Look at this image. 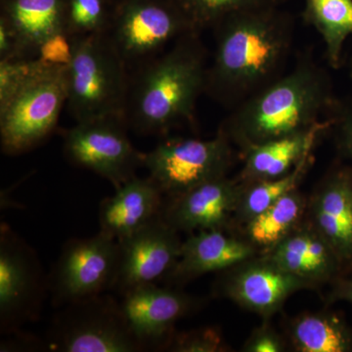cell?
<instances>
[{
	"label": "cell",
	"instance_id": "1",
	"mask_svg": "<svg viewBox=\"0 0 352 352\" xmlns=\"http://www.w3.org/2000/svg\"><path fill=\"white\" fill-rule=\"evenodd\" d=\"M214 50L205 94L228 110L286 73L296 20L282 6L230 14L212 28Z\"/></svg>",
	"mask_w": 352,
	"mask_h": 352
},
{
	"label": "cell",
	"instance_id": "2",
	"mask_svg": "<svg viewBox=\"0 0 352 352\" xmlns=\"http://www.w3.org/2000/svg\"><path fill=\"white\" fill-rule=\"evenodd\" d=\"M338 101L330 74L307 51L289 71L230 110L219 131L244 151L311 129Z\"/></svg>",
	"mask_w": 352,
	"mask_h": 352
},
{
	"label": "cell",
	"instance_id": "3",
	"mask_svg": "<svg viewBox=\"0 0 352 352\" xmlns=\"http://www.w3.org/2000/svg\"><path fill=\"white\" fill-rule=\"evenodd\" d=\"M200 32L183 34L129 78L127 126L143 135L164 134L193 119L205 94L208 57Z\"/></svg>",
	"mask_w": 352,
	"mask_h": 352
},
{
	"label": "cell",
	"instance_id": "4",
	"mask_svg": "<svg viewBox=\"0 0 352 352\" xmlns=\"http://www.w3.org/2000/svg\"><path fill=\"white\" fill-rule=\"evenodd\" d=\"M68 66V107L76 122L103 117H124L129 78L107 32L72 36Z\"/></svg>",
	"mask_w": 352,
	"mask_h": 352
},
{
	"label": "cell",
	"instance_id": "5",
	"mask_svg": "<svg viewBox=\"0 0 352 352\" xmlns=\"http://www.w3.org/2000/svg\"><path fill=\"white\" fill-rule=\"evenodd\" d=\"M68 99V66L46 64L0 109V139L6 155L24 154L56 129Z\"/></svg>",
	"mask_w": 352,
	"mask_h": 352
},
{
	"label": "cell",
	"instance_id": "6",
	"mask_svg": "<svg viewBox=\"0 0 352 352\" xmlns=\"http://www.w3.org/2000/svg\"><path fill=\"white\" fill-rule=\"evenodd\" d=\"M193 31L175 0H120L107 34L126 66L139 67Z\"/></svg>",
	"mask_w": 352,
	"mask_h": 352
},
{
	"label": "cell",
	"instance_id": "7",
	"mask_svg": "<svg viewBox=\"0 0 352 352\" xmlns=\"http://www.w3.org/2000/svg\"><path fill=\"white\" fill-rule=\"evenodd\" d=\"M232 142L221 131L214 138L166 139L144 155V168L166 198L226 176L232 166Z\"/></svg>",
	"mask_w": 352,
	"mask_h": 352
},
{
	"label": "cell",
	"instance_id": "8",
	"mask_svg": "<svg viewBox=\"0 0 352 352\" xmlns=\"http://www.w3.org/2000/svg\"><path fill=\"white\" fill-rule=\"evenodd\" d=\"M51 333L50 349L65 352L141 351L120 302L95 296L65 305Z\"/></svg>",
	"mask_w": 352,
	"mask_h": 352
},
{
	"label": "cell",
	"instance_id": "9",
	"mask_svg": "<svg viewBox=\"0 0 352 352\" xmlns=\"http://www.w3.org/2000/svg\"><path fill=\"white\" fill-rule=\"evenodd\" d=\"M120 264L119 241L100 232L69 240L50 276L48 289L58 307L113 289Z\"/></svg>",
	"mask_w": 352,
	"mask_h": 352
},
{
	"label": "cell",
	"instance_id": "10",
	"mask_svg": "<svg viewBox=\"0 0 352 352\" xmlns=\"http://www.w3.org/2000/svg\"><path fill=\"white\" fill-rule=\"evenodd\" d=\"M124 117H103L76 122L65 133L64 154L69 163L109 180L115 188L144 166V153L127 136Z\"/></svg>",
	"mask_w": 352,
	"mask_h": 352
},
{
	"label": "cell",
	"instance_id": "11",
	"mask_svg": "<svg viewBox=\"0 0 352 352\" xmlns=\"http://www.w3.org/2000/svg\"><path fill=\"white\" fill-rule=\"evenodd\" d=\"M48 289L38 256L6 224L0 232V325L15 330L34 320Z\"/></svg>",
	"mask_w": 352,
	"mask_h": 352
},
{
	"label": "cell",
	"instance_id": "12",
	"mask_svg": "<svg viewBox=\"0 0 352 352\" xmlns=\"http://www.w3.org/2000/svg\"><path fill=\"white\" fill-rule=\"evenodd\" d=\"M177 233L162 217L119 240V272L113 289L122 296L168 276L182 254L183 242Z\"/></svg>",
	"mask_w": 352,
	"mask_h": 352
},
{
	"label": "cell",
	"instance_id": "13",
	"mask_svg": "<svg viewBox=\"0 0 352 352\" xmlns=\"http://www.w3.org/2000/svg\"><path fill=\"white\" fill-rule=\"evenodd\" d=\"M122 296L120 308L142 351L166 349L176 322L198 303L193 296L157 283L136 287Z\"/></svg>",
	"mask_w": 352,
	"mask_h": 352
},
{
	"label": "cell",
	"instance_id": "14",
	"mask_svg": "<svg viewBox=\"0 0 352 352\" xmlns=\"http://www.w3.org/2000/svg\"><path fill=\"white\" fill-rule=\"evenodd\" d=\"M243 189L240 180L227 176L199 185L164 201L163 219L176 231L223 230L236 208Z\"/></svg>",
	"mask_w": 352,
	"mask_h": 352
},
{
	"label": "cell",
	"instance_id": "15",
	"mask_svg": "<svg viewBox=\"0 0 352 352\" xmlns=\"http://www.w3.org/2000/svg\"><path fill=\"white\" fill-rule=\"evenodd\" d=\"M307 285L266 258L231 273L222 284V293L247 309L267 317L278 311L292 294Z\"/></svg>",
	"mask_w": 352,
	"mask_h": 352
},
{
	"label": "cell",
	"instance_id": "16",
	"mask_svg": "<svg viewBox=\"0 0 352 352\" xmlns=\"http://www.w3.org/2000/svg\"><path fill=\"white\" fill-rule=\"evenodd\" d=\"M164 196L150 176H133L102 201L100 232L116 240L129 237L163 217Z\"/></svg>",
	"mask_w": 352,
	"mask_h": 352
},
{
	"label": "cell",
	"instance_id": "17",
	"mask_svg": "<svg viewBox=\"0 0 352 352\" xmlns=\"http://www.w3.org/2000/svg\"><path fill=\"white\" fill-rule=\"evenodd\" d=\"M314 227L340 263H352V168L333 171L312 205Z\"/></svg>",
	"mask_w": 352,
	"mask_h": 352
},
{
	"label": "cell",
	"instance_id": "18",
	"mask_svg": "<svg viewBox=\"0 0 352 352\" xmlns=\"http://www.w3.org/2000/svg\"><path fill=\"white\" fill-rule=\"evenodd\" d=\"M254 254L252 243L236 239L222 230L199 231L182 243L180 258L166 279L184 283L206 273L235 267Z\"/></svg>",
	"mask_w": 352,
	"mask_h": 352
},
{
	"label": "cell",
	"instance_id": "19",
	"mask_svg": "<svg viewBox=\"0 0 352 352\" xmlns=\"http://www.w3.org/2000/svg\"><path fill=\"white\" fill-rule=\"evenodd\" d=\"M0 17L17 38L21 58H38L41 44L68 32L67 0H0Z\"/></svg>",
	"mask_w": 352,
	"mask_h": 352
},
{
	"label": "cell",
	"instance_id": "20",
	"mask_svg": "<svg viewBox=\"0 0 352 352\" xmlns=\"http://www.w3.org/2000/svg\"><path fill=\"white\" fill-rule=\"evenodd\" d=\"M332 122V118L329 117L307 131L250 146L244 150L245 164L240 182H263L286 175L314 148L319 135L331 129Z\"/></svg>",
	"mask_w": 352,
	"mask_h": 352
},
{
	"label": "cell",
	"instance_id": "21",
	"mask_svg": "<svg viewBox=\"0 0 352 352\" xmlns=\"http://www.w3.org/2000/svg\"><path fill=\"white\" fill-rule=\"evenodd\" d=\"M267 258L307 284L332 278L342 264L314 227L292 231L270 250Z\"/></svg>",
	"mask_w": 352,
	"mask_h": 352
},
{
	"label": "cell",
	"instance_id": "22",
	"mask_svg": "<svg viewBox=\"0 0 352 352\" xmlns=\"http://www.w3.org/2000/svg\"><path fill=\"white\" fill-rule=\"evenodd\" d=\"M303 19L320 34L326 58L340 68L346 38L352 34V0H303Z\"/></svg>",
	"mask_w": 352,
	"mask_h": 352
},
{
	"label": "cell",
	"instance_id": "23",
	"mask_svg": "<svg viewBox=\"0 0 352 352\" xmlns=\"http://www.w3.org/2000/svg\"><path fill=\"white\" fill-rule=\"evenodd\" d=\"M291 338L300 352L352 351V332L338 317L309 314L296 320Z\"/></svg>",
	"mask_w": 352,
	"mask_h": 352
},
{
	"label": "cell",
	"instance_id": "24",
	"mask_svg": "<svg viewBox=\"0 0 352 352\" xmlns=\"http://www.w3.org/2000/svg\"><path fill=\"white\" fill-rule=\"evenodd\" d=\"M305 210L298 190L287 194L247 222V234L252 245L272 249L295 228Z\"/></svg>",
	"mask_w": 352,
	"mask_h": 352
},
{
	"label": "cell",
	"instance_id": "25",
	"mask_svg": "<svg viewBox=\"0 0 352 352\" xmlns=\"http://www.w3.org/2000/svg\"><path fill=\"white\" fill-rule=\"evenodd\" d=\"M312 151L314 148L286 175L263 182L243 183L239 203L236 208V217L248 222L276 203L282 197L296 191L309 168Z\"/></svg>",
	"mask_w": 352,
	"mask_h": 352
},
{
	"label": "cell",
	"instance_id": "26",
	"mask_svg": "<svg viewBox=\"0 0 352 352\" xmlns=\"http://www.w3.org/2000/svg\"><path fill=\"white\" fill-rule=\"evenodd\" d=\"M196 31L212 29L230 14L261 6H283L289 0H175Z\"/></svg>",
	"mask_w": 352,
	"mask_h": 352
},
{
	"label": "cell",
	"instance_id": "27",
	"mask_svg": "<svg viewBox=\"0 0 352 352\" xmlns=\"http://www.w3.org/2000/svg\"><path fill=\"white\" fill-rule=\"evenodd\" d=\"M68 34L71 36L108 31L113 7L109 0H67Z\"/></svg>",
	"mask_w": 352,
	"mask_h": 352
},
{
	"label": "cell",
	"instance_id": "28",
	"mask_svg": "<svg viewBox=\"0 0 352 352\" xmlns=\"http://www.w3.org/2000/svg\"><path fill=\"white\" fill-rule=\"evenodd\" d=\"M46 64L38 57L0 60V109Z\"/></svg>",
	"mask_w": 352,
	"mask_h": 352
},
{
	"label": "cell",
	"instance_id": "29",
	"mask_svg": "<svg viewBox=\"0 0 352 352\" xmlns=\"http://www.w3.org/2000/svg\"><path fill=\"white\" fill-rule=\"evenodd\" d=\"M226 344L214 328L178 333L173 336L168 351L177 352H219L226 351Z\"/></svg>",
	"mask_w": 352,
	"mask_h": 352
},
{
	"label": "cell",
	"instance_id": "30",
	"mask_svg": "<svg viewBox=\"0 0 352 352\" xmlns=\"http://www.w3.org/2000/svg\"><path fill=\"white\" fill-rule=\"evenodd\" d=\"M329 117L332 118V129L337 134L340 153L352 163V102L338 101Z\"/></svg>",
	"mask_w": 352,
	"mask_h": 352
},
{
	"label": "cell",
	"instance_id": "31",
	"mask_svg": "<svg viewBox=\"0 0 352 352\" xmlns=\"http://www.w3.org/2000/svg\"><path fill=\"white\" fill-rule=\"evenodd\" d=\"M41 61L54 66H69L73 58V41L68 32H60L46 39L38 50Z\"/></svg>",
	"mask_w": 352,
	"mask_h": 352
},
{
	"label": "cell",
	"instance_id": "32",
	"mask_svg": "<svg viewBox=\"0 0 352 352\" xmlns=\"http://www.w3.org/2000/svg\"><path fill=\"white\" fill-rule=\"evenodd\" d=\"M284 351L283 340L274 331L263 327L252 333L245 346L248 352H280Z\"/></svg>",
	"mask_w": 352,
	"mask_h": 352
},
{
	"label": "cell",
	"instance_id": "33",
	"mask_svg": "<svg viewBox=\"0 0 352 352\" xmlns=\"http://www.w3.org/2000/svg\"><path fill=\"white\" fill-rule=\"evenodd\" d=\"M21 58L17 38L3 18L0 17V60Z\"/></svg>",
	"mask_w": 352,
	"mask_h": 352
},
{
	"label": "cell",
	"instance_id": "34",
	"mask_svg": "<svg viewBox=\"0 0 352 352\" xmlns=\"http://www.w3.org/2000/svg\"><path fill=\"white\" fill-rule=\"evenodd\" d=\"M338 295L340 298L351 302L352 305V281L342 282L340 283Z\"/></svg>",
	"mask_w": 352,
	"mask_h": 352
},
{
	"label": "cell",
	"instance_id": "35",
	"mask_svg": "<svg viewBox=\"0 0 352 352\" xmlns=\"http://www.w3.org/2000/svg\"><path fill=\"white\" fill-rule=\"evenodd\" d=\"M351 78H352V68H351Z\"/></svg>",
	"mask_w": 352,
	"mask_h": 352
}]
</instances>
